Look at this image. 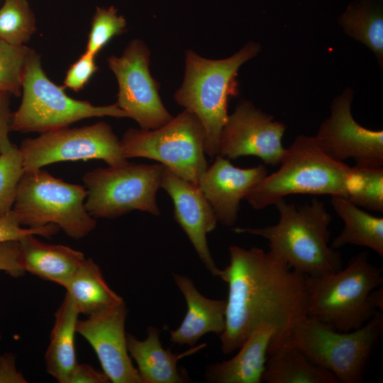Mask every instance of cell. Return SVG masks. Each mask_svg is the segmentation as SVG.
<instances>
[{
	"instance_id": "cell-13",
	"label": "cell",
	"mask_w": 383,
	"mask_h": 383,
	"mask_svg": "<svg viewBox=\"0 0 383 383\" xmlns=\"http://www.w3.org/2000/svg\"><path fill=\"white\" fill-rule=\"evenodd\" d=\"M353 96L352 89L348 88L334 99L330 116L313 138L336 161L353 159L355 166L383 167V131L367 129L355 121L351 113Z\"/></svg>"
},
{
	"instance_id": "cell-7",
	"label": "cell",
	"mask_w": 383,
	"mask_h": 383,
	"mask_svg": "<svg viewBox=\"0 0 383 383\" xmlns=\"http://www.w3.org/2000/svg\"><path fill=\"white\" fill-rule=\"evenodd\" d=\"M87 189L40 169L24 171L12 211L28 228L55 224L73 239L89 234L96 222L87 211Z\"/></svg>"
},
{
	"instance_id": "cell-30",
	"label": "cell",
	"mask_w": 383,
	"mask_h": 383,
	"mask_svg": "<svg viewBox=\"0 0 383 383\" xmlns=\"http://www.w3.org/2000/svg\"><path fill=\"white\" fill-rule=\"evenodd\" d=\"M23 172L20 150L12 144L0 155V217L12 210Z\"/></svg>"
},
{
	"instance_id": "cell-1",
	"label": "cell",
	"mask_w": 383,
	"mask_h": 383,
	"mask_svg": "<svg viewBox=\"0 0 383 383\" xmlns=\"http://www.w3.org/2000/svg\"><path fill=\"white\" fill-rule=\"evenodd\" d=\"M228 250L229 264L219 275L228 286L221 351H235L257 327L270 324L275 328L270 355L286 344L294 327L307 316L305 275L270 250L235 245Z\"/></svg>"
},
{
	"instance_id": "cell-33",
	"label": "cell",
	"mask_w": 383,
	"mask_h": 383,
	"mask_svg": "<svg viewBox=\"0 0 383 383\" xmlns=\"http://www.w3.org/2000/svg\"><path fill=\"white\" fill-rule=\"evenodd\" d=\"M97 69L95 56L84 52L68 69L64 79L65 87L75 91L81 90Z\"/></svg>"
},
{
	"instance_id": "cell-8",
	"label": "cell",
	"mask_w": 383,
	"mask_h": 383,
	"mask_svg": "<svg viewBox=\"0 0 383 383\" xmlns=\"http://www.w3.org/2000/svg\"><path fill=\"white\" fill-rule=\"evenodd\" d=\"M102 116L128 118L116 104L97 106L67 96L47 77L40 56L32 50L25 70L21 103L13 113L11 131L42 133Z\"/></svg>"
},
{
	"instance_id": "cell-15",
	"label": "cell",
	"mask_w": 383,
	"mask_h": 383,
	"mask_svg": "<svg viewBox=\"0 0 383 383\" xmlns=\"http://www.w3.org/2000/svg\"><path fill=\"white\" fill-rule=\"evenodd\" d=\"M126 316L127 308L123 301L84 320H78L76 331L94 349L111 382L141 383L127 348Z\"/></svg>"
},
{
	"instance_id": "cell-4",
	"label": "cell",
	"mask_w": 383,
	"mask_h": 383,
	"mask_svg": "<svg viewBox=\"0 0 383 383\" xmlns=\"http://www.w3.org/2000/svg\"><path fill=\"white\" fill-rule=\"evenodd\" d=\"M260 50L259 44L250 42L223 60L206 59L192 50L186 52L184 81L174 97L201 122L206 136L205 153L211 158L218 155L221 135L229 116L228 98L238 94V71Z\"/></svg>"
},
{
	"instance_id": "cell-34",
	"label": "cell",
	"mask_w": 383,
	"mask_h": 383,
	"mask_svg": "<svg viewBox=\"0 0 383 383\" xmlns=\"http://www.w3.org/2000/svg\"><path fill=\"white\" fill-rule=\"evenodd\" d=\"M19 240H10L0 244V270L13 277L24 274L19 262Z\"/></svg>"
},
{
	"instance_id": "cell-11",
	"label": "cell",
	"mask_w": 383,
	"mask_h": 383,
	"mask_svg": "<svg viewBox=\"0 0 383 383\" xmlns=\"http://www.w3.org/2000/svg\"><path fill=\"white\" fill-rule=\"evenodd\" d=\"M18 149L24 171L63 161L97 159L111 167L128 162L120 140L103 121L42 133L36 138L24 139Z\"/></svg>"
},
{
	"instance_id": "cell-6",
	"label": "cell",
	"mask_w": 383,
	"mask_h": 383,
	"mask_svg": "<svg viewBox=\"0 0 383 383\" xmlns=\"http://www.w3.org/2000/svg\"><path fill=\"white\" fill-rule=\"evenodd\" d=\"M382 331V311L361 328L347 332L306 316L294 327L283 347L295 345L312 363L333 374L339 382L360 383Z\"/></svg>"
},
{
	"instance_id": "cell-3",
	"label": "cell",
	"mask_w": 383,
	"mask_h": 383,
	"mask_svg": "<svg viewBox=\"0 0 383 383\" xmlns=\"http://www.w3.org/2000/svg\"><path fill=\"white\" fill-rule=\"evenodd\" d=\"M382 272L362 251L338 272L305 275L306 315L338 331L361 328L383 310Z\"/></svg>"
},
{
	"instance_id": "cell-10",
	"label": "cell",
	"mask_w": 383,
	"mask_h": 383,
	"mask_svg": "<svg viewBox=\"0 0 383 383\" xmlns=\"http://www.w3.org/2000/svg\"><path fill=\"white\" fill-rule=\"evenodd\" d=\"M165 167L127 162L99 167L82 177L85 207L94 218H116L134 210L160 215L156 195Z\"/></svg>"
},
{
	"instance_id": "cell-27",
	"label": "cell",
	"mask_w": 383,
	"mask_h": 383,
	"mask_svg": "<svg viewBox=\"0 0 383 383\" xmlns=\"http://www.w3.org/2000/svg\"><path fill=\"white\" fill-rule=\"evenodd\" d=\"M346 198L359 207L382 212L383 167H352Z\"/></svg>"
},
{
	"instance_id": "cell-19",
	"label": "cell",
	"mask_w": 383,
	"mask_h": 383,
	"mask_svg": "<svg viewBox=\"0 0 383 383\" xmlns=\"http://www.w3.org/2000/svg\"><path fill=\"white\" fill-rule=\"evenodd\" d=\"M275 336L270 324L257 327L232 358L209 365L205 379L212 383H261L268 358V350Z\"/></svg>"
},
{
	"instance_id": "cell-35",
	"label": "cell",
	"mask_w": 383,
	"mask_h": 383,
	"mask_svg": "<svg viewBox=\"0 0 383 383\" xmlns=\"http://www.w3.org/2000/svg\"><path fill=\"white\" fill-rule=\"evenodd\" d=\"M10 96L9 93L0 91V155L13 144L9 138L13 118Z\"/></svg>"
},
{
	"instance_id": "cell-23",
	"label": "cell",
	"mask_w": 383,
	"mask_h": 383,
	"mask_svg": "<svg viewBox=\"0 0 383 383\" xmlns=\"http://www.w3.org/2000/svg\"><path fill=\"white\" fill-rule=\"evenodd\" d=\"M330 201L344 223L331 247L338 250L346 245L362 246L382 257L383 218L370 214L344 196H331Z\"/></svg>"
},
{
	"instance_id": "cell-14",
	"label": "cell",
	"mask_w": 383,
	"mask_h": 383,
	"mask_svg": "<svg viewBox=\"0 0 383 383\" xmlns=\"http://www.w3.org/2000/svg\"><path fill=\"white\" fill-rule=\"evenodd\" d=\"M283 123L274 121L248 101H241L222 130L218 155L228 160L255 156L270 165H279L286 148Z\"/></svg>"
},
{
	"instance_id": "cell-22",
	"label": "cell",
	"mask_w": 383,
	"mask_h": 383,
	"mask_svg": "<svg viewBox=\"0 0 383 383\" xmlns=\"http://www.w3.org/2000/svg\"><path fill=\"white\" fill-rule=\"evenodd\" d=\"M79 314L73 301L65 294L55 313L50 341L45 355L48 373L60 383H67L70 374L77 364L74 335Z\"/></svg>"
},
{
	"instance_id": "cell-26",
	"label": "cell",
	"mask_w": 383,
	"mask_h": 383,
	"mask_svg": "<svg viewBox=\"0 0 383 383\" xmlns=\"http://www.w3.org/2000/svg\"><path fill=\"white\" fill-rule=\"evenodd\" d=\"M350 36L366 45L381 65L383 59V16L379 8L368 2L350 5L340 18Z\"/></svg>"
},
{
	"instance_id": "cell-24",
	"label": "cell",
	"mask_w": 383,
	"mask_h": 383,
	"mask_svg": "<svg viewBox=\"0 0 383 383\" xmlns=\"http://www.w3.org/2000/svg\"><path fill=\"white\" fill-rule=\"evenodd\" d=\"M79 313L87 316L122 303L106 282L99 265L86 259L64 287Z\"/></svg>"
},
{
	"instance_id": "cell-18",
	"label": "cell",
	"mask_w": 383,
	"mask_h": 383,
	"mask_svg": "<svg viewBox=\"0 0 383 383\" xmlns=\"http://www.w3.org/2000/svg\"><path fill=\"white\" fill-rule=\"evenodd\" d=\"M173 277L187 309L180 326L170 331V340L179 345L194 347L206 333L221 334L226 326V300L204 296L187 276L173 274Z\"/></svg>"
},
{
	"instance_id": "cell-36",
	"label": "cell",
	"mask_w": 383,
	"mask_h": 383,
	"mask_svg": "<svg viewBox=\"0 0 383 383\" xmlns=\"http://www.w3.org/2000/svg\"><path fill=\"white\" fill-rule=\"evenodd\" d=\"M111 382L103 370L95 369L86 363H78L70 374L67 383H109Z\"/></svg>"
},
{
	"instance_id": "cell-25",
	"label": "cell",
	"mask_w": 383,
	"mask_h": 383,
	"mask_svg": "<svg viewBox=\"0 0 383 383\" xmlns=\"http://www.w3.org/2000/svg\"><path fill=\"white\" fill-rule=\"evenodd\" d=\"M262 381L267 383H338L331 372L312 363L295 345L269 355Z\"/></svg>"
},
{
	"instance_id": "cell-28",
	"label": "cell",
	"mask_w": 383,
	"mask_h": 383,
	"mask_svg": "<svg viewBox=\"0 0 383 383\" xmlns=\"http://www.w3.org/2000/svg\"><path fill=\"white\" fill-rule=\"evenodd\" d=\"M36 30L28 0H4L0 8V39L16 45L26 43Z\"/></svg>"
},
{
	"instance_id": "cell-17",
	"label": "cell",
	"mask_w": 383,
	"mask_h": 383,
	"mask_svg": "<svg viewBox=\"0 0 383 383\" xmlns=\"http://www.w3.org/2000/svg\"><path fill=\"white\" fill-rule=\"evenodd\" d=\"M267 174L264 165L250 168L234 166L230 160L216 156L201 175L198 187L211 204L218 221L231 227L237 221L240 201Z\"/></svg>"
},
{
	"instance_id": "cell-32",
	"label": "cell",
	"mask_w": 383,
	"mask_h": 383,
	"mask_svg": "<svg viewBox=\"0 0 383 383\" xmlns=\"http://www.w3.org/2000/svg\"><path fill=\"white\" fill-rule=\"evenodd\" d=\"M59 231L60 228L52 223L38 228H23L12 210L0 217V244L10 240H19L28 235L50 238Z\"/></svg>"
},
{
	"instance_id": "cell-21",
	"label": "cell",
	"mask_w": 383,
	"mask_h": 383,
	"mask_svg": "<svg viewBox=\"0 0 383 383\" xmlns=\"http://www.w3.org/2000/svg\"><path fill=\"white\" fill-rule=\"evenodd\" d=\"M144 340H138L126 333L127 348L136 365L141 383H183L187 382L184 374L179 372L177 362L182 357L199 350L205 344L192 347L180 354H174L165 349L160 340V331L154 326L147 330Z\"/></svg>"
},
{
	"instance_id": "cell-2",
	"label": "cell",
	"mask_w": 383,
	"mask_h": 383,
	"mask_svg": "<svg viewBox=\"0 0 383 383\" xmlns=\"http://www.w3.org/2000/svg\"><path fill=\"white\" fill-rule=\"evenodd\" d=\"M274 205L279 214L276 224L234 231L264 238L271 252L304 275L318 277L343 268L341 253L329 245L332 217L322 201L313 198L297 206L281 199Z\"/></svg>"
},
{
	"instance_id": "cell-29",
	"label": "cell",
	"mask_w": 383,
	"mask_h": 383,
	"mask_svg": "<svg viewBox=\"0 0 383 383\" xmlns=\"http://www.w3.org/2000/svg\"><path fill=\"white\" fill-rule=\"evenodd\" d=\"M33 49L0 39V91L18 96L28 58Z\"/></svg>"
},
{
	"instance_id": "cell-31",
	"label": "cell",
	"mask_w": 383,
	"mask_h": 383,
	"mask_svg": "<svg viewBox=\"0 0 383 383\" xmlns=\"http://www.w3.org/2000/svg\"><path fill=\"white\" fill-rule=\"evenodd\" d=\"M125 18L113 6L97 7L94 14L85 52L96 56L116 35L126 28Z\"/></svg>"
},
{
	"instance_id": "cell-12",
	"label": "cell",
	"mask_w": 383,
	"mask_h": 383,
	"mask_svg": "<svg viewBox=\"0 0 383 383\" xmlns=\"http://www.w3.org/2000/svg\"><path fill=\"white\" fill-rule=\"evenodd\" d=\"M108 65L118 84L116 104L140 128L157 129L173 118L163 105L158 84L150 73V51L143 42L133 40L121 56H111Z\"/></svg>"
},
{
	"instance_id": "cell-20",
	"label": "cell",
	"mask_w": 383,
	"mask_h": 383,
	"mask_svg": "<svg viewBox=\"0 0 383 383\" xmlns=\"http://www.w3.org/2000/svg\"><path fill=\"white\" fill-rule=\"evenodd\" d=\"M19 262L26 272L65 287L85 260L83 252L64 245L48 244L35 235L19 240Z\"/></svg>"
},
{
	"instance_id": "cell-37",
	"label": "cell",
	"mask_w": 383,
	"mask_h": 383,
	"mask_svg": "<svg viewBox=\"0 0 383 383\" xmlns=\"http://www.w3.org/2000/svg\"><path fill=\"white\" fill-rule=\"evenodd\" d=\"M28 380L16 367L12 353L0 354V383H27Z\"/></svg>"
},
{
	"instance_id": "cell-38",
	"label": "cell",
	"mask_w": 383,
	"mask_h": 383,
	"mask_svg": "<svg viewBox=\"0 0 383 383\" xmlns=\"http://www.w3.org/2000/svg\"><path fill=\"white\" fill-rule=\"evenodd\" d=\"M1 333H0V340H1Z\"/></svg>"
},
{
	"instance_id": "cell-9",
	"label": "cell",
	"mask_w": 383,
	"mask_h": 383,
	"mask_svg": "<svg viewBox=\"0 0 383 383\" xmlns=\"http://www.w3.org/2000/svg\"><path fill=\"white\" fill-rule=\"evenodd\" d=\"M120 142L126 159L156 160L175 175L196 184L208 167L204 128L187 109L157 129L129 128Z\"/></svg>"
},
{
	"instance_id": "cell-16",
	"label": "cell",
	"mask_w": 383,
	"mask_h": 383,
	"mask_svg": "<svg viewBox=\"0 0 383 383\" xmlns=\"http://www.w3.org/2000/svg\"><path fill=\"white\" fill-rule=\"evenodd\" d=\"M174 204V217L194 248L201 261L210 272L219 277L218 269L211 256L206 240L207 234L217 225V217L198 185L186 181L166 167L161 187Z\"/></svg>"
},
{
	"instance_id": "cell-5",
	"label": "cell",
	"mask_w": 383,
	"mask_h": 383,
	"mask_svg": "<svg viewBox=\"0 0 383 383\" xmlns=\"http://www.w3.org/2000/svg\"><path fill=\"white\" fill-rule=\"evenodd\" d=\"M279 168L267 174L245 199L255 210H262L292 194L347 197L352 167L328 157L313 136L300 135L286 148Z\"/></svg>"
}]
</instances>
